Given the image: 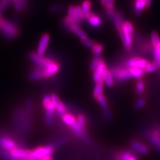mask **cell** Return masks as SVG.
<instances>
[{
  "mask_svg": "<svg viewBox=\"0 0 160 160\" xmlns=\"http://www.w3.org/2000/svg\"><path fill=\"white\" fill-rule=\"evenodd\" d=\"M122 38L123 44L127 52H131L133 48V38L134 34V29L133 25L129 22H124L119 33Z\"/></svg>",
  "mask_w": 160,
  "mask_h": 160,
  "instance_id": "1",
  "label": "cell"
},
{
  "mask_svg": "<svg viewBox=\"0 0 160 160\" xmlns=\"http://www.w3.org/2000/svg\"><path fill=\"white\" fill-rule=\"evenodd\" d=\"M0 32H2L5 36L9 38H16L19 33V30L16 24L0 17Z\"/></svg>",
  "mask_w": 160,
  "mask_h": 160,
  "instance_id": "2",
  "label": "cell"
},
{
  "mask_svg": "<svg viewBox=\"0 0 160 160\" xmlns=\"http://www.w3.org/2000/svg\"><path fill=\"white\" fill-rule=\"evenodd\" d=\"M42 104L46 109V122L51 125L53 122V117L56 112V103L52 102L49 95H46L43 98Z\"/></svg>",
  "mask_w": 160,
  "mask_h": 160,
  "instance_id": "3",
  "label": "cell"
},
{
  "mask_svg": "<svg viewBox=\"0 0 160 160\" xmlns=\"http://www.w3.org/2000/svg\"><path fill=\"white\" fill-rule=\"evenodd\" d=\"M55 151L52 145L46 146H39L31 152V158L38 160H42L47 157L52 156Z\"/></svg>",
  "mask_w": 160,
  "mask_h": 160,
  "instance_id": "4",
  "label": "cell"
},
{
  "mask_svg": "<svg viewBox=\"0 0 160 160\" xmlns=\"http://www.w3.org/2000/svg\"><path fill=\"white\" fill-rule=\"evenodd\" d=\"M106 12L107 16L110 19H111V21L113 22L115 27H116V29L118 30V33H119L122 31V28L124 23L122 15L118 11H116V10L114 9V8L112 9L106 8Z\"/></svg>",
  "mask_w": 160,
  "mask_h": 160,
  "instance_id": "5",
  "label": "cell"
},
{
  "mask_svg": "<svg viewBox=\"0 0 160 160\" xmlns=\"http://www.w3.org/2000/svg\"><path fill=\"white\" fill-rule=\"evenodd\" d=\"M113 78L119 82H124L132 78L129 68H116L111 70Z\"/></svg>",
  "mask_w": 160,
  "mask_h": 160,
  "instance_id": "6",
  "label": "cell"
},
{
  "mask_svg": "<svg viewBox=\"0 0 160 160\" xmlns=\"http://www.w3.org/2000/svg\"><path fill=\"white\" fill-rule=\"evenodd\" d=\"M29 58L37 66L45 68L48 67L49 65L53 63L54 61L51 59L45 58L43 56H40L37 54L36 52H31L29 54Z\"/></svg>",
  "mask_w": 160,
  "mask_h": 160,
  "instance_id": "7",
  "label": "cell"
},
{
  "mask_svg": "<svg viewBox=\"0 0 160 160\" xmlns=\"http://www.w3.org/2000/svg\"><path fill=\"white\" fill-rule=\"evenodd\" d=\"M149 62L147 59L140 58H132L128 59L125 62V66L127 68H134L144 69Z\"/></svg>",
  "mask_w": 160,
  "mask_h": 160,
  "instance_id": "8",
  "label": "cell"
},
{
  "mask_svg": "<svg viewBox=\"0 0 160 160\" xmlns=\"http://www.w3.org/2000/svg\"><path fill=\"white\" fill-rule=\"evenodd\" d=\"M106 64L103 61V59H101L98 64L97 67L93 70V79L95 82H97L99 80L103 79L105 73L107 71Z\"/></svg>",
  "mask_w": 160,
  "mask_h": 160,
  "instance_id": "9",
  "label": "cell"
},
{
  "mask_svg": "<svg viewBox=\"0 0 160 160\" xmlns=\"http://www.w3.org/2000/svg\"><path fill=\"white\" fill-rule=\"evenodd\" d=\"M50 41V36L48 33H43L39 42L36 53L40 56H43L44 53H46L48 46Z\"/></svg>",
  "mask_w": 160,
  "mask_h": 160,
  "instance_id": "10",
  "label": "cell"
},
{
  "mask_svg": "<svg viewBox=\"0 0 160 160\" xmlns=\"http://www.w3.org/2000/svg\"><path fill=\"white\" fill-rule=\"evenodd\" d=\"M0 147L8 152H11L18 148L16 143L13 139L9 137L0 138Z\"/></svg>",
  "mask_w": 160,
  "mask_h": 160,
  "instance_id": "11",
  "label": "cell"
},
{
  "mask_svg": "<svg viewBox=\"0 0 160 160\" xmlns=\"http://www.w3.org/2000/svg\"><path fill=\"white\" fill-rule=\"evenodd\" d=\"M60 66L59 63L56 62H53L46 68L43 69V78H49L54 76L59 70Z\"/></svg>",
  "mask_w": 160,
  "mask_h": 160,
  "instance_id": "12",
  "label": "cell"
},
{
  "mask_svg": "<svg viewBox=\"0 0 160 160\" xmlns=\"http://www.w3.org/2000/svg\"><path fill=\"white\" fill-rule=\"evenodd\" d=\"M76 122L78 124L80 130H81L82 138H83L86 142H88L89 140L86 131V118L83 115H79L76 118Z\"/></svg>",
  "mask_w": 160,
  "mask_h": 160,
  "instance_id": "13",
  "label": "cell"
},
{
  "mask_svg": "<svg viewBox=\"0 0 160 160\" xmlns=\"http://www.w3.org/2000/svg\"><path fill=\"white\" fill-rule=\"evenodd\" d=\"M68 29L73 33L76 34L81 40H83L85 39L88 38L86 33L85 32L82 28H80L78 26V24L77 23H73L72 25H70Z\"/></svg>",
  "mask_w": 160,
  "mask_h": 160,
  "instance_id": "14",
  "label": "cell"
},
{
  "mask_svg": "<svg viewBox=\"0 0 160 160\" xmlns=\"http://www.w3.org/2000/svg\"><path fill=\"white\" fill-rule=\"evenodd\" d=\"M86 19H88L90 26L93 28H99L102 24V19L101 17L94 13H90Z\"/></svg>",
  "mask_w": 160,
  "mask_h": 160,
  "instance_id": "15",
  "label": "cell"
},
{
  "mask_svg": "<svg viewBox=\"0 0 160 160\" xmlns=\"http://www.w3.org/2000/svg\"><path fill=\"white\" fill-rule=\"evenodd\" d=\"M29 78L32 80V81H38V80H41L43 78V69L41 67L37 66L35 68L31 73L29 75Z\"/></svg>",
  "mask_w": 160,
  "mask_h": 160,
  "instance_id": "16",
  "label": "cell"
},
{
  "mask_svg": "<svg viewBox=\"0 0 160 160\" xmlns=\"http://www.w3.org/2000/svg\"><path fill=\"white\" fill-rule=\"evenodd\" d=\"M130 145H131V146L133 149L137 150L138 152H139V153H141L142 154H146L149 152L147 146H146L145 145H143L142 143H139L137 141H135V140H133V141L130 142Z\"/></svg>",
  "mask_w": 160,
  "mask_h": 160,
  "instance_id": "17",
  "label": "cell"
},
{
  "mask_svg": "<svg viewBox=\"0 0 160 160\" xmlns=\"http://www.w3.org/2000/svg\"><path fill=\"white\" fill-rule=\"evenodd\" d=\"M81 9L82 12L83 14V19H87L90 12V10H91V7H92V3L89 0H84V1L82 3V6Z\"/></svg>",
  "mask_w": 160,
  "mask_h": 160,
  "instance_id": "18",
  "label": "cell"
},
{
  "mask_svg": "<svg viewBox=\"0 0 160 160\" xmlns=\"http://www.w3.org/2000/svg\"><path fill=\"white\" fill-rule=\"evenodd\" d=\"M62 121L65 124H66L68 126H72L73 124L76 122V118L73 115L69 113H66L61 116Z\"/></svg>",
  "mask_w": 160,
  "mask_h": 160,
  "instance_id": "19",
  "label": "cell"
},
{
  "mask_svg": "<svg viewBox=\"0 0 160 160\" xmlns=\"http://www.w3.org/2000/svg\"><path fill=\"white\" fill-rule=\"evenodd\" d=\"M103 87H104V82L103 80L101 79L99 80L97 82H96V86H95L94 89H93V97L96 98L99 96L100 95H102L103 91Z\"/></svg>",
  "mask_w": 160,
  "mask_h": 160,
  "instance_id": "20",
  "label": "cell"
},
{
  "mask_svg": "<svg viewBox=\"0 0 160 160\" xmlns=\"http://www.w3.org/2000/svg\"><path fill=\"white\" fill-rule=\"evenodd\" d=\"M149 139L154 146L160 149V131L150 132Z\"/></svg>",
  "mask_w": 160,
  "mask_h": 160,
  "instance_id": "21",
  "label": "cell"
},
{
  "mask_svg": "<svg viewBox=\"0 0 160 160\" xmlns=\"http://www.w3.org/2000/svg\"><path fill=\"white\" fill-rule=\"evenodd\" d=\"M103 80L104 83H106L107 85V86L112 87L113 86L114 78L110 70H107L106 73H105L103 78Z\"/></svg>",
  "mask_w": 160,
  "mask_h": 160,
  "instance_id": "22",
  "label": "cell"
},
{
  "mask_svg": "<svg viewBox=\"0 0 160 160\" xmlns=\"http://www.w3.org/2000/svg\"><path fill=\"white\" fill-rule=\"evenodd\" d=\"M67 108L65 106V104L60 100L59 99L58 100L57 102L56 103V112L60 116H62L64 113H66Z\"/></svg>",
  "mask_w": 160,
  "mask_h": 160,
  "instance_id": "23",
  "label": "cell"
},
{
  "mask_svg": "<svg viewBox=\"0 0 160 160\" xmlns=\"http://www.w3.org/2000/svg\"><path fill=\"white\" fill-rule=\"evenodd\" d=\"M153 53L155 59V63L158 67H160V42L156 46L153 48Z\"/></svg>",
  "mask_w": 160,
  "mask_h": 160,
  "instance_id": "24",
  "label": "cell"
},
{
  "mask_svg": "<svg viewBox=\"0 0 160 160\" xmlns=\"http://www.w3.org/2000/svg\"><path fill=\"white\" fill-rule=\"evenodd\" d=\"M132 78H141L143 75L146 73L144 69H139L134 68H129Z\"/></svg>",
  "mask_w": 160,
  "mask_h": 160,
  "instance_id": "25",
  "label": "cell"
},
{
  "mask_svg": "<svg viewBox=\"0 0 160 160\" xmlns=\"http://www.w3.org/2000/svg\"><path fill=\"white\" fill-rule=\"evenodd\" d=\"M83 19L82 12L81 9V7L79 6H77L75 7V20L77 24L81 23Z\"/></svg>",
  "mask_w": 160,
  "mask_h": 160,
  "instance_id": "26",
  "label": "cell"
},
{
  "mask_svg": "<svg viewBox=\"0 0 160 160\" xmlns=\"http://www.w3.org/2000/svg\"><path fill=\"white\" fill-rule=\"evenodd\" d=\"M145 8H146V5H145L144 1H138L135 3L134 12L137 15L141 14Z\"/></svg>",
  "mask_w": 160,
  "mask_h": 160,
  "instance_id": "27",
  "label": "cell"
},
{
  "mask_svg": "<svg viewBox=\"0 0 160 160\" xmlns=\"http://www.w3.org/2000/svg\"><path fill=\"white\" fill-rule=\"evenodd\" d=\"M117 160H137V159L130 153L125 152L118 156Z\"/></svg>",
  "mask_w": 160,
  "mask_h": 160,
  "instance_id": "28",
  "label": "cell"
},
{
  "mask_svg": "<svg viewBox=\"0 0 160 160\" xmlns=\"http://www.w3.org/2000/svg\"><path fill=\"white\" fill-rule=\"evenodd\" d=\"M100 59H101V55H94V57L92 59L91 63H90L89 66V69H91L92 71H93V70L96 69Z\"/></svg>",
  "mask_w": 160,
  "mask_h": 160,
  "instance_id": "29",
  "label": "cell"
},
{
  "mask_svg": "<svg viewBox=\"0 0 160 160\" xmlns=\"http://www.w3.org/2000/svg\"><path fill=\"white\" fill-rule=\"evenodd\" d=\"M136 92L138 95H142L145 89V86L143 80L141 78H139L136 84Z\"/></svg>",
  "mask_w": 160,
  "mask_h": 160,
  "instance_id": "30",
  "label": "cell"
},
{
  "mask_svg": "<svg viewBox=\"0 0 160 160\" xmlns=\"http://www.w3.org/2000/svg\"><path fill=\"white\" fill-rule=\"evenodd\" d=\"M81 42L83 46H85L86 47H88L89 48H91V49L98 43L96 41H94V40L91 39H88V38H86L83 40H81Z\"/></svg>",
  "mask_w": 160,
  "mask_h": 160,
  "instance_id": "31",
  "label": "cell"
},
{
  "mask_svg": "<svg viewBox=\"0 0 160 160\" xmlns=\"http://www.w3.org/2000/svg\"><path fill=\"white\" fill-rule=\"evenodd\" d=\"M151 42H152V46H153V48L156 46L160 42V39L157 32H153L151 34Z\"/></svg>",
  "mask_w": 160,
  "mask_h": 160,
  "instance_id": "32",
  "label": "cell"
},
{
  "mask_svg": "<svg viewBox=\"0 0 160 160\" xmlns=\"http://www.w3.org/2000/svg\"><path fill=\"white\" fill-rule=\"evenodd\" d=\"M68 18L71 20L72 22L73 23H76V20H75V6H70L68 8Z\"/></svg>",
  "mask_w": 160,
  "mask_h": 160,
  "instance_id": "33",
  "label": "cell"
},
{
  "mask_svg": "<svg viewBox=\"0 0 160 160\" xmlns=\"http://www.w3.org/2000/svg\"><path fill=\"white\" fill-rule=\"evenodd\" d=\"M98 101L99 103L100 106L103 108V109H106L108 108V102L106 97H105L103 94L100 95L99 96H98L97 98Z\"/></svg>",
  "mask_w": 160,
  "mask_h": 160,
  "instance_id": "34",
  "label": "cell"
},
{
  "mask_svg": "<svg viewBox=\"0 0 160 160\" xmlns=\"http://www.w3.org/2000/svg\"><path fill=\"white\" fill-rule=\"evenodd\" d=\"M103 46L101 44L97 43L96 46H94L92 48V52L94 55H101L102 52H103Z\"/></svg>",
  "mask_w": 160,
  "mask_h": 160,
  "instance_id": "35",
  "label": "cell"
},
{
  "mask_svg": "<svg viewBox=\"0 0 160 160\" xmlns=\"http://www.w3.org/2000/svg\"><path fill=\"white\" fill-rule=\"evenodd\" d=\"M71 128H72V130H73V132H74L75 135H76V136L77 138H82V132H81V130H80V129H79V126H78V124L77 122H76V123H75L74 124H73L72 126H71Z\"/></svg>",
  "mask_w": 160,
  "mask_h": 160,
  "instance_id": "36",
  "label": "cell"
},
{
  "mask_svg": "<svg viewBox=\"0 0 160 160\" xmlns=\"http://www.w3.org/2000/svg\"><path fill=\"white\" fill-rule=\"evenodd\" d=\"M158 68V66L155 63H149L147 65V66L144 68V70H145V72L151 73L156 71Z\"/></svg>",
  "mask_w": 160,
  "mask_h": 160,
  "instance_id": "37",
  "label": "cell"
},
{
  "mask_svg": "<svg viewBox=\"0 0 160 160\" xmlns=\"http://www.w3.org/2000/svg\"><path fill=\"white\" fill-rule=\"evenodd\" d=\"M63 9V6L62 5H59V4L53 5V6H52L49 9V12L52 13H58V12H62Z\"/></svg>",
  "mask_w": 160,
  "mask_h": 160,
  "instance_id": "38",
  "label": "cell"
},
{
  "mask_svg": "<svg viewBox=\"0 0 160 160\" xmlns=\"http://www.w3.org/2000/svg\"><path fill=\"white\" fill-rule=\"evenodd\" d=\"M12 3V0H0V13L3 12Z\"/></svg>",
  "mask_w": 160,
  "mask_h": 160,
  "instance_id": "39",
  "label": "cell"
},
{
  "mask_svg": "<svg viewBox=\"0 0 160 160\" xmlns=\"http://www.w3.org/2000/svg\"><path fill=\"white\" fill-rule=\"evenodd\" d=\"M12 3H13L14 9L17 12H19L22 11V8L21 5H20L19 0H12Z\"/></svg>",
  "mask_w": 160,
  "mask_h": 160,
  "instance_id": "40",
  "label": "cell"
},
{
  "mask_svg": "<svg viewBox=\"0 0 160 160\" xmlns=\"http://www.w3.org/2000/svg\"><path fill=\"white\" fill-rule=\"evenodd\" d=\"M145 105H146V102L143 99H139L135 103V107L137 109H141L145 106Z\"/></svg>",
  "mask_w": 160,
  "mask_h": 160,
  "instance_id": "41",
  "label": "cell"
},
{
  "mask_svg": "<svg viewBox=\"0 0 160 160\" xmlns=\"http://www.w3.org/2000/svg\"><path fill=\"white\" fill-rule=\"evenodd\" d=\"M103 115H104L105 118H106L108 120L111 119L112 113H111V112H110V110L108 108L103 109Z\"/></svg>",
  "mask_w": 160,
  "mask_h": 160,
  "instance_id": "42",
  "label": "cell"
},
{
  "mask_svg": "<svg viewBox=\"0 0 160 160\" xmlns=\"http://www.w3.org/2000/svg\"><path fill=\"white\" fill-rule=\"evenodd\" d=\"M114 2H115V0H108L106 8L107 9H112V8H114L113 7Z\"/></svg>",
  "mask_w": 160,
  "mask_h": 160,
  "instance_id": "43",
  "label": "cell"
},
{
  "mask_svg": "<svg viewBox=\"0 0 160 160\" xmlns=\"http://www.w3.org/2000/svg\"><path fill=\"white\" fill-rule=\"evenodd\" d=\"M145 5H146V8H149L150 6H151V3L152 0H143Z\"/></svg>",
  "mask_w": 160,
  "mask_h": 160,
  "instance_id": "44",
  "label": "cell"
},
{
  "mask_svg": "<svg viewBox=\"0 0 160 160\" xmlns=\"http://www.w3.org/2000/svg\"><path fill=\"white\" fill-rule=\"evenodd\" d=\"M107 3H108V0H101V3L102 6H107Z\"/></svg>",
  "mask_w": 160,
  "mask_h": 160,
  "instance_id": "45",
  "label": "cell"
},
{
  "mask_svg": "<svg viewBox=\"0 0 160 160\" xmlns=\"http://www.w3.org/2000/svg\"><path fill=\"white\" fill-rule=\"evenodd\" d=\"M42 160H53V158L52 156H49V157H47L46 158H44V159H43Z\"/></svg>",
  "mask_w": 160,
  "mask_h": 160,
  "instance_id": "46",
  "label": "cell"
},
{
  "mask_svg": "<svg viewBox=\"0 0 160 160\" xmlns=\"http://www.w3.org/2000/svg\"><path fill=\"white\" fill-rule=\"evenodd\" d=\"M24 160H38V159H33L32 158H28V159H26Z\"/></svg>",
  "mask_w": 160,
  "mask_h": 160,
  "instance_id": "47",
  "label": "cell"
},
{
  "mask_svg": "<svg viewBox=\"0 0 160 160\" xmlns=\"http://www.w3.org/2000/svg\"><path fill=\"white\" fill-rule=\"evenodd\" d=\"M138 1H143V0H136V2H138Z\"/></svg>",
  "mask_w": 160,
  "mask_h": 160,
  "instance_id": "48",
  "label": "cell"
},
{
  "mask_svg": "<svg viewBox=\"0 0 160 160\" xmlns=\"http://www.w3.org/2000/svg\"><path fill=\"white\" fill-rule=\"evenodd\" d=\"M2 16V13H0V17Z\"/></svg>",
  "mask_w": 160,
  "mask_h": 160,
  "instance_id": "49",
  "label": "cell"
}]
</instances>
